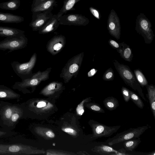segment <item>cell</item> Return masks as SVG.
Wrapping results in <instances>:
<instances>
[{
    "label": "cell",
    "mask_w": 155,
    "mask_h": 155,
    "mask_svg": "<svg viewBox=\"0 0 155 155\" xmlns=\"http://www.w3.org/2000/svg\"><path fill=\"white\" fill-rule=\"evenodd\" d=\"M113 62L116 70L125 84L134 90L137 91L143 99L147 101L140 85L129 67L120 63L116 60H114Z\"/></svg>",
    "instance_id": "obj_1"
},
{
    "label": "cell",
    "mask_w": 155,
    "mask_h": 155,
    "mask_svg": "<svg viewBox=\"0 0 155 155\" xmlns=\"http://www.w3.org/2000/svg\"><path fill=\"white\" fill-rule=\"evenodd\" d=\"M51 70V68H49L43 71H38L33 74L30 78L22 80L21 81L15 82L12 86V88L15 90L17 89L24 94L28 93V88H33L38 85L41 82L48 79Z\"/></svg>",
    "instance_id": "obj_2"
},
{
    "label": "cell",
    "mask_w": 155,
    "mask_h": 155,
    "mask_svg": "<svg viewBox=\"0 0 155 155\" xmlns=\"http://www.w3.org/2000/svg\"><path fill=\"white\" fill-rule=\"evenodd\" d=\"M82 52L70 59L63 68L60 77L65 83H68L73 78H76L80 69L84 57Z\"/></svg>",
    "instance_id": "obj_3"
},
{
    "label": "cell",
    "mask_w": 155,
    "mask_h": 155,
    "mask_svg": "<svg viewBox=\"0 0 155 155\" xmlns=\"http://www.w3.org/2000/svg\"><path fill=\"white\" fill-rule=\"evenodd\" d=\"M151 23L143 13L137 17L135 29L137 33L143 38L145 43L150 44L153 41L154 35L152 29Z\"/></svg>",
    "instance_id": "obj_4"
},
{
    "label": "cell",
    "mask_w": 155,
    "mask_h": 155,
    "mask_svg": "<svg viewBox=\"0 0 155 155\" xmlns=\"http://www.w3.org/2000/svg\"><path fill=\"white\" fill-rule=\"evenodd\" d=\"M150 126L148 125L135 128H130L116 134L107 140L109 145L111 146L130 139L138 138Z\"/></svg>",
    "instance_id": "obj_5"
},
{
    "label": "cell",
    "mask_w": 155,
    "mask_h": 155,
    "mask_svg": "<svg viewBox=\"0 0 155 155\" xmlns=\"http://www.w3.org/2000/svg\"><path fill=\"white\" fill-rule=\"evenodd\" d=\"M37 57L36 54L34 53L29 61L27 62L21 63L15 61L11 62L14 72L21 80L31 77L33 74L32 70L36 62Z\"/></svg>",
    "instance_id": "obj_6"
},
{
    "label": "cell",
    "mask_w": 155,
    "mask_h": 155,
    "mask_svg": "<svg viewBox=\"0 0 155 155\" xmlns=\"http://www.w3.org/2000/svg\"><path fill=\"white\" fill-rule=\"evenodd\" d=\"M28 39L24 34L6 38L0 41V50H8V53L25 48L28 44Z\"/></svg>",
    "instance_id": "obj_7"
},
{
    "label": "cell",
    "mask_w": 155,
    "mask_h": 155,
    "mask_svg": "<svg viewBox=\"0 0 155 155\" xmlns=\"http://www.w3.org/2000/svg\"><path fill=\"white\" fill-rule=\"evenodd\" d=\"M20 104L0 101V126L9 130L11 118L14 112Z\"/></svg>",
    "instance_id": "obj_8"
},
{
    "label": "cell",
    "mask_w": 155,
    "mask_h": 155,
    "mask_svg": "<svg viewBox=\"0 0 155 155\" xmlns=\"http://www.w3.org/2000/svg\"><path fill=\"white\" fill-rule=\"evenodd\" d=\"M91 126L94 134L93 137L94 139L110 137L121 127L120 125L107 126L94 120L92 121Z\"/></svg>",
    "instance_id": "obj_9"
},
{
    "label": "cell",
    "mask_w": 155,
    "mask_h": 155,
    "mask_svg": "<svg viewBox=\"0 0 155 155\" xmlns=\"http://www.w3.org/2000/svg\"><path fill=\"white\" fill-rule=\"evenodd\" d=\"M60 25H68L86 26L89 23L88 18L81 14H64L58 18Z\"/></svg>",
    "instance_id": "obj_10"
},
{
    "label": "cell",
    "mask_w": 155,
    "mask_h": 155,
    "mask_svg": "<svg viewBox=\"0 0 155 155\" xmlns=\"http://www.w3.org/2000/svg\"><path fill=\"white\" fill-rule=\"evenodd\" d=\"M52 11L32 12V19L29 26L34 31H39L52 17Z\"/></svg>",
    "instance_id": "obj_11"
},
{
    "label": "cell",
    "mask_w": 155,
    "mask_h": 155,
    "mask_svg": "<svg viewBox=\"0 0 155 155\" xmlns=\"http://www.w3.org/2000/svg\"><path fill=\"white\" fill-rule=\"evenodd\" d=\"M107 28L111 35L117 40L120 39L121 29L120 20L117 13L113 9L108 16Z\"/></svg>",
    "instance_id": "obj_12"
},
{
    "label": "cell",
    "mask_w": 155,
    "mask_h": 155,
    "mask_svg": "<svg viewBox=\"0 0 155 155\" xmlns=\"http://www.w3.org/2000/svg\"><path fill=\"white\" fill-rule=\"evenodd\" d=\"M66 42L64 36L61 35L54 36L48 42L47 51L53 55H55L61 51L64 47Z\"/></svg>",
    "instance_id": "obj_13"
},
{
    "label": "cell",
    "mask_w": 155,
    "mask_h": 155,
    "mask_svg": "<svg viewBox=\"0 0 155 155\" xmlns=\"http://www.w3.org/2000/svg\"><path fill=\"white\" fill-rule=\"evenodd\" d=\"M56 3V0H33L31 11L33 12L52 11Z\"/></svg>",
    "instance_id": "obj_14"
},
{
    "label": "cell",
    "mask_w": 155,
    "mask_h": 155,
    "mask_svg": "<svg viewBox=\"0 0 155 155\" xmlns=\"http://www.w3.org/2000/svg\"><path fill=\"white\" fill-rule=\"evenodd\" d=\"M93 151L97 154L107 155H129L126 153V150L123 148L117 150L112 147L104 144L96 146L93 148Z\"/></svg>",
    "instance_id": "obj_15"
},
{
    "label": "cell",
    "mask_w": 155,
    "mask_h": 155,
    "mask_svg": "<svg viewBox=\"0 0 155 155\" xmlns=\"http://www.w3.org/2000/svg\"><path fill=\"white\" fill-rule=\"evenodd\" d=\"M60 25L57 14L54 15L45 24L39 31L38 33L45 34L55 31Z\"/></svg>",
    "instance_id": "obj_16"
},
{
    "label": "cell",
    "mask_w": 155,
    "mask_h": 155,
    "mask_svg": "<svg viewBox=\"0 0 155 155\" xmlns=\"http://www.w3.org/2000/svg\"><path fill=\"white\" fill-rule=\"evenodd\" d=\"M25 111L22 104H20L19 106L13 114L10 120L8 129L12 130L15 128L16 125L21 119L24 118Z\"/></svg>",
    "instance_id": "obj_17"
},
{
    "label": "cell",
    "mask_w": 155,
    "mask_h": 155,
    "mask_svg": "<svg viewBox=\"0 0 155 155\" xmlns=\"http://www.w3.org/2000/svg\"><path fill=\"white\" fill-rule=\"evenodd\" d=\"M21 95L10 88L4 85H0V100H10L20 98Z\"/></svg>",
    "instance_id": "obj_18"
},
{
    "label": "cell",
    "mask_w": 155,
    "mask_h": 155,
    "mask_svg": "<svg viewBox=\"0 0 155 155\" xmlns=\"http://www.w3.org/2000/svg\"><path fill=\"white\" fill-rule=\"evenodd\" d=\"M23 17L12 14L0 12V22L18 23L24 21Z\"/></svg>",
    "instance_id": "obj_19"
},
{
    "label": "cell",
    "mask_w": 155,
    "mask_h": 155,
    "mask_svg": "<svg viewBox=\"0 0 155 155\" xmlns=\"http://www.w3.org/2000/svg\"><path fill=\"white\" fill-rule=\"evenodd\" d=\"M25 31L15 28L0 26V36L8 37L20 35Z\"/></svg>",
    "instance_id": "obj_20"
},
{
    "label": "cell",
    "mask_w": 155,
    "mask_h": 155,
    "mask_svg": "<svg viewBox=\"0 0 155 155\" xmlns=\"http://www.w3.org/2000/svg\"><path fill=\"white\" fill-rule=\"evenodd\" d=\"M146 87L150 109L155 119V86L152 84H147Z\"/></svg>",
    "instance_id": "obj_21"
},
{
    "label": "cell",
    "mask_w": 155,
    "mask_h": 155,
    "mask_svg": "<svg viewBox=\"0 0 155 155\" xmlns=\"http://www.w3.org/2000/svg\"><path fill=\"white\" fill-rule=\"evenodd\" d=\"M80 0H64L63 4L61 8L57 14L58 18L70 11L75 10V5Z\"/></svg>",
    "instance_id": "obj_22"
},
{
    "label": "cell",
    "mask_w": 155,
    "mask_h": 155,
    "mask_svg": "<svg viewBox=\"0 0 155 155\" xmlns=\"http://www.w3.org/2000/svg\"><path fill=\"white\" fill-rule=\"evenodd\" d=\"M120 44L121 46V50L119 53L120 56L126 61H132L133 57L132 49L124 42Z\"/></svg>",
    "instance_id": "obj_23"
},
{
    "label": "cell",
    "mask_w": 155,
    "mask_h": 155,
    "mask_svg": "<svg viewBox=\"0 0 155 155\" xmlns=\"http://www.w3.org/2000/svg\"><path fill=\"white\" fill-rule=\"evenodd\" d=\"M63 83L58 81H53L49 83L42 90L41 92L45 94H51L62 89Z\"/></svg>",
    "instance_id": "obj_24"
},
{
    "label": "cell",
    "mask_w": 155,
    "mask_h": 155,
    "mask_svg": "<svg viewBox=\"0 0 155 155\" xmlns=\"http://www.w3.org/2000/svg\"><path fill=\"white\" fill-rule=\"evenodd\" d=\"M20 5V0H10L0 3V8L3 9L15 10L19 8Z\"/></svg>",
    "instance_id": "obj_25"
},
{
    "label": "cell",
    "mask_w": 155,
    "mask_h": 155,
    "mask_svg": "<svg viewBox=\"0 0 155 155\" xmlns=\"http://www.w3.org/2000/svg\"><path fill=\"white\" fill-rule=\"evenodd\" d=\"M104 105L108 110L112 111L115 110L119 106L118 100L113 97H109L103 101Z\"/></svg>",
    "instance_id": "obj_26"
},
{
    "label": "cell",
    "mask_w": 155,
    "mask_h": 155,
    "mask_svg": "<svg viewBox=\"0 0 155 155\" xmlns=\"http://www.w3.org/2000/svg\"><path fill=\"white\" fill-rule=\"evenodd\" d=\"M124 142V146L125 149L127 151H132L138 146L141 142V140L139 137L130 139Z\"/></svg>",
    "instance_id": "obj_27"
},
{
    "label": "cell",
    "mask_w": 155,
    "mask_h": 155,
    "mask_svg": "<svg viewBox=\"0 0 155 155\" xmlns=\"http://www.w3.org/2000/svg\"><path fill=\"white\" fill-rule=\"evenodd\" d=\"M134 72L136 79L141 86L143 87L148 84V81L140 69H135Z\"/></svg>",
    "instance_id": "obj_28"
},
{
    "label": "cell",
    "mask_w": 155,
    "mask_h": 155,
    "mask_svg": "<svg viewBox=\"0 0 155 155\" xmlns=\"http://www.w3.org/2000/svg\"><path fill=\"white\" fill-rule=\"evenodd\" d=\"M130 99L139 108L143 109L144 104L141 98L134 92L130 91Z\"/></svg>",
    "instance_id": "obj_29"
},
{
    "label": "cell",
    "mask_w": 155,
    "mask_h": 155,
    "mask_svg": "<svg viewBox=\"0 0 155 155\" xmlns=\"http://www.w3.org/2000/svg\"><path fill=\"white\" fill-rule=\"evenodd\" d=\"M114 74L113 69L110 68L107 70L103 76V79L106 81H113L114 79Z\"/></svg>",
    "instance_id": "obj_30"
},
{
    "label": "cell",
    "mask_w": 155,
    "mask_h": 155,
    "mask_svg": "<svg viewBox=\"0 0 155 155\" xmlns=\"http://www.w3.org/2000/svg\"><path fill=\"white\" fill-rule=\"evenodd\" d=\"M18 134L17 133L3 128L0 129V139L11 137Z\"/></svg>",
    "instance_id": "obj_31"
},
{
    "label": "cell",
    "mask_w": 155,
    "mask_h": 155,
    "mask_svg": "<svg viewBox=\"0 0 155 155\" xmlns=\"http://www.w3.org/2000/svg\"><path fill=\"white\" fill-rule=\"evenodd\" d=\"M87 106L90 109L94 112L101 113H105L104 110L101 107L100 104H98L95 103H91L88 104Z\"/></svg>",
    "instance_id": "obj_32"
},
{
    "label": "cell",
    "mask_w": 155,
    "mask_h": 155,
    "mask_svg": "<svg viewBox=\"0 0 155 155\" xmlns=\"http://www.w3.org/2000/svg\"><path fill=\"white\" fill-rule=\"evenodd\" d=\"M130 91L124 87H122L121 88V93L124 99L126 102H128L130 99Z\"/></svg>",
    "instance_id": "obj_33"
},
{
    "label": "cell",
    "mask_w": 155,
    "mask_h": 155,
    "mask_svg": "<svg viewBox=\"0 0 155 155\" xmlns=\"http://www.w3.org/2000/svg\"><path fill=\"white\" fill-rule=\"evenodd\" d=\"M108 43L111 47L116 50L119 54L120 53L121 50V46L120 43H118L111 39L109 40Z\"/></svg>",
    "instance_id": "obj_34"
},
{
    "label": "cell",
    "mask_w": 155,
    "mask_h": 155,
    "mask_svg": "<svg viewBox=\"0 0 155 155\" xmlns=\"http://www.w3.org/2000/svg\"><path fill=\"white\" fill-rule=\"evenodd\" d=\"M89 10L92 14L97 19L100 20L101 18V15L99 11L96 8L93 7L89 8Z\"/></svg>",
    "instance_id": "obj_35"
},
{
    "label": "cell",
    "mask_w": 155,
    "mask_h": 155,
    "mask_svg": "<svg viewBox=\"0 0 155 155\" xmlns=\"http://www.w3.org/2000/svg\"><path fill=\"white\" fill-rule=\"evenodd\" d=\"M62 130L64 132L72 135H74L76 134V131L70 128H66L62 129Z\"/></svg>",
    "instance_id": "obj_36"
},
{
    "label": "cell",
    "mask_w": 155,
    "mask_h": 155,
    "mask_svg": "<svg viewBox=\"0 0 155 155\" xmlns=\"http://www.w3.org/2000/svg\"><path fill=\"white\" fill-rule=\"evenodd\" d=\"M98 70L95 68L91 69L87 73V76L88 77L94 76L97 72Z\"/></svg>",
    "instance_id": "obj_37"
},
{
    "label": "cell",
    "mask_w": 155,
    "mask_h": 155,
    "mask_svg": "<svg viewBox=\"0 0 155 155\" xmlns=\"http://www.w3.org/2000/svg\"><path fill=\"white\" fill-rule=\"evenodd\" d=\"M46 135L47 136L50 138H53L55 136L54 134L50 130L46 132Z\"/></svg>",
    "instance_id": "obj_38"
},
{
    "label": "cell",
    "mask_w": 155,
    "mask_h": 155,
    "mask_svg": "<svg viewBox=\"0 0 155 155\" xmlns=\"http://www.w3.org/2000/svg\"><path fill=\"white\" fill-rule=\"evenodd\" d=\"M46 103L44 101H40L39 102L37 105V107L38 108H41L45 107L46 105Z\"/></svg>",
    "instance_id": "obj_39"
}]
</instances>
